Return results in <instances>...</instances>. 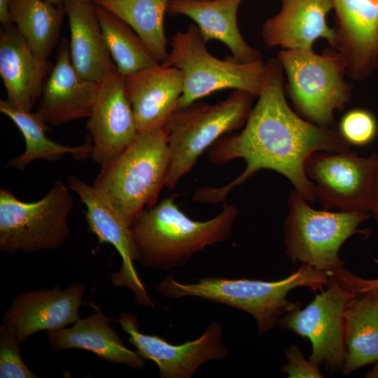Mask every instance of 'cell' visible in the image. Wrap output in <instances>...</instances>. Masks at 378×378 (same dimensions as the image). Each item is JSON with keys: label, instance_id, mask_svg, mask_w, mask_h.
<instances>
[{"label": "cell", "instance_id": "obj_7", "mask_svg": "<svg viewBox=\"0 0 378 378\" xmlns=\"http://www.w3.org/2000/svg\"><path fill=\"white\" fill-rule=\"evenodd\" d=\"M288 212L284 223L285 253L329 274L344 267L339 257L342 244L364 231L359 225L370 218L365 210L331 212L312 208L295 189L289 194Z\"/></svg>", "mask_w": 378, "mask_h": 378}, {"label": "cell", "instance_id": "obj_35", "mask_svg": "<svg viewBox=\"0 0 378 378\" xmlns=\"http://www.w3.org/2000/svg\"><path fill=\"white\" fill-rule=\"evenodd\" d=\"M362 294L368 297L378 307V287L369 290Z\"/></svg>", "mask_w": 378, "mask_h": 378}, {"label": "cell", "instance_id": "obj_10", "mask_svg": "<svg viewBox=\"0 0 378 378\" xmlns=\"http://www.w3.org/2000/svg\"><path fill=\"white\" fill-rule=\"evenodd\" d=\"M330 275L325 290L304 308H297L281 316L276 326L308 339L312 344L309 359L323 366L328 374H333L342 370L344 363V314L347 302L356 294Z\"/></svg>", "mask_w": 378, "mask_h": 378}, {"label": "cell", "instance_id": "obj_36", "mask_svg": "<svg viewBox=\"0 0 378 378\" xmlns=\"http://www.w3.org/2000/svg\"><path fill=\"white\" fill-rule=\"evenodd\" d=\"M365 377L368 378H378V363L366 374Z\"/></svg>", "mask_w": 378, "mask_h": 378}, {"label": "cell", "instance_id": "obj_17", "mask_svg": "<svg viewBox=\"0 0 378 378\" xmlns=\"http://www.w3.org/2000/svg\"><path fill=\"white\" fill-rule=\"evenodd\" d=\"M97 83L78 74L71 59L69 41L62 38L35 113L48 125L88 118Z\"/></svg>", "mask_w": 378, "mask_h": 378}, {"label": "cell", "instance_id": "obj_34", "mask_svg": "<svg viewBox=\"0 0 378 378\" xmlns=\"http://www.w3.org/2000/svg\"><path fill=\"white\" fill-rule=\"evenodd\" d=\"M12 0H0V22L4 27L13 25L9 14V6Z\"/></svg>", "mask_w": 378, "mask_h": 378}, {"label": "cell", "instance_id": "obj_28", "mask_svg": "<svg viewBox=\"0 0 378 378\" xmlns=\"http://www.w3.org/2000/svg\"><path fill=\"white\" fill-rule=\"evenodd\" d=\"M95 6L106 44L119 72L126 76L159 64L129 24L107 10Z\"/></svg>", "mask_w": 378, "mask_h": 378}, {"label": "cell", "instance_id": "obj_19", "mask_svg": "<svg viewBox=\"0 0 378 378\" xmlns=\"http://www.w3.org/2000/svg\"><path fill=\"white\" fill-rule=\"evenodd\" d=\"M53 65L37 55L15 26L0 34V76L7 99L15 107L31 111L40 98Z\"/></svg>", "mask_w": 378, "mask_h": 378}, {"label": "cell", "instance_id": "obj_24", "mask_svg": "<svg viewBox=\"0 0 378 378\" xmlns=\"http://www.w3.org/2000/svg\"><path fill=\"white\" fill-rule=\"evenodd\" d=\"M344 335L346 347L344 375L378 361V307L366 295L356 294L347 302Z\"/></svg>", "mask_w": 378, "mask_h": 378}, {"label": "cell", "instance_id": "obj_14", "mask_svg": "<svg viewBox=\"0 0 378 378\" xmlns=\"http://www.w3.org/2000/svg\"><path fill=\"white\" fill-rule=\"evenodd\" d=\"M67 183L69 189L77 194L86 207L85 219L91 232L100 241L113 246L122 258L120 270L111 275L113 286L129 288L137 303L155 307L134 267V261H140V254L131 227L93 185H88L74 176H69Z\"/></svg>", "mask_w": 378, "mask_h": 378}, {"label": "cell", "instance_id": "obj_39", "mask_svg": "<svg viewBox=\"0 0 378 378\" xmlns=\"http://www.w3.org/2000/svg\"><path fill=\"white\" fill-rule=\"evenodd\" d=\"M196 1H207V0H196Z\"/></svg>", "mask_w": 378, "mask_h": 378}, {"label": "cell", "instance_id": "obj_11", "mask_svg": "<svg viewBox=\"0 0 378 378\" xmlns=\"http://www.w3.org/2000/svg\"><path fill=\"white\" fill-rule=\"evenodd\" d=\"M375 154L318 151L307 160L304 171L312 182L316 200L327 209L368 211Z\"/></svg>", "mask_w": 378, "mask_h": 378}, {"label": "cell", "instance_id": "obj_6", "mask_svg": "<svg viewBox=\"0 0 378 378\" xmlns=\"http://www.w3.org/2000/svg\"><path fill=\"white\" fill-rule=\"evenodd\" d=\"M198 27L191 24L171 37L172 49L161 63L179 69L183 88L179 108L217 91L233 89L258 97L266 72L263 59L242 63L228 57L220 59L207 50Z\"/></svg>", "mask_w": 378, "mask_h": 378}, {"label": "cell", "instance_id": "obj_1", "mask_svg": "<svg viewBox=\"0 0 378 378\" xmlns=\"http://www.w3.org/2000/svg\"><path fill=\"white\" fill-rule=\"evenodd\" d=\"M261 91L243 130L225 136L208 149L209 161L226 164L235 159L246 162L243 172L220 188L197 190L193 200L216 204L224 201L236 186L261 169H270L287 178L308 202L316 200L312 182L304 164L318 151L344 152L350 145L340 132L312 123L293 111L285 98L284 69L277 57L269 59Z\"/></svg>", "mask_w": 378, "mask_h": 378}, {"label": "cell", "instance_id": "obj_27", "mask_svg": "<svg viewBox=\"0 0 378 378\" xmlns=\"http://www.w3.org/2000/svg\"><path fill=\"white\" fill-rule=\"evenodd\" d=\"M93 2L129 24L159 63L164 60L168 54V41L164 20L169 0H93Z\"/></svg>", "mask_w": 378, "mask_h": 378}, {"label": "cell", "instance_id": "obj_16", "mask_svg": "<svg viewBox=\"0 0 378 378\" xmlns=\"http://www.w3.org/2000/svg\"><path fill=\"white\" fill-rule=\"evenodd\" d=\"M85 286L74 284L66 289L36 290L19 293L3 317L21 343L41 330L64 328L79 319L78 309L83 304Z\"/></svg>", "mask_w": 378, "mask_h": 378}, {"label": "cell", "instance_id": "obj_2", "mask_svg": "<svg viewBox=\"0 0 378 378\" xmlns=\"http://www.w3.org/2000/svg\"><path fill=\"white\" fill-rule=\"evenodd\" d=\"M329 281L328 273L301 263L296 271L277 281L206 277L183 284L169 274L158 289L169 298L196 297L244 311L255 318L258 332L262 335L276 325L281 316L301 307V302L287 298L291 290L305 287L321 291Z\"/></svg>", "mask_w": 378, "mask_h": 378}, {"label": "cell", "instance_id": "obj_4", "mask_svg": "<svg viewBox=\"0 0 378 378\" xmlns=\"http://www.w3.org/2000/svg\"><path fill=\"white\" fill-rule=\"evenodd\" d=\"M170 166L164 127L138 134L117 157L102 167L93 186L130 227L157 203Z\"/></svg>", "mask_w": 378, "mask_h": 378}, {"label": "cell", "instance_id": "obj_31", "mask_svg": "<svg viewBox=\"0 0 378 378\" xmlns=\"http://www.w3.org/2000/svg\"><path fill=\"white\" fill-rule=\"evenodd\" d=\"M287 363L281 372L287 374L288 378H321L323 377L319 366L307 360L298 346H289L285 351Z\"/></svg>", "mask_w": 378, "mask_h": 378}, {"label": "cell", "instance_id": "obj_13", "mask_svg": "<svg viewBox=\"0 0 378 378\" xmlns=\"http://www.w3.org/2000/svg\"><path fill=\"white\" fill-rule=\"evenodd\" d=\"M86 129L91 138L90 157L101 167L125 150L139 134L125 90V76L117 71L98 82Z\"/></svg>", "mask_w": 378, "mask_h": 378}, {"label": "cell", "instance_id": "obj_33", "mask_svg": "<svg viewBox=\"0 0 378 378\" xmlns=\"http://www.w3.org/2000/svg\"><path fill=\"white\" fill-rule=\"evenodd\" d=\"M368 211L378 221V153H375V160L370 186Z\"/></svg>", "mask_w": 378, "mask_h": 378}, {"label": "cell", "instance_id": "obj_12", "mask_svg": "<svg viewBox=\"0 0 378 378\" xmlns=\"http://www.w3.org/2000/svg\"><path fill=\"white\" fill-rule=\"evenodd\" d=\"M118 322L137 354L157 364L160 378H190L204 363L228 357L222 326L216 321L211 323L198 338L177 345L158 335L141 332L137 318L132 314L122 312Z\"/></svg>", "mask_w": 378, "mask_h": 378}, {"label": "cell", "instance_id": "obj_20", "mask_svg": "<svg viewBox=\"0 0 378 378\" xmlns=\"http://www.w3.org/2000/svg\"><path fill=\"white\" fill-rule=\"evenodd\" d=\"M332 0H281L278 13L267 19L261 29L267 48L312 50L325 38L332 46L334 29L327 23Z\"/></svg>", "mask_w": 378, "mask_h": 378}, {"label": "cell", "instance_id": "obj_18", "mask_svg": "<svg viewBox=\"0 0 378 378\" xmlns=\"http://www.w3.org/2000/svg\"><path fill=\"white\" fill-rule=\"evenodd\" d=\"M183 76L176 67L159 63L125 76V90L139 133L164 127L179 109Z\"/></svg>", "mask_w": 378, "mask_h": 378}, {"label": "cell", "instance_id": "obj_21", "mask_svg": "<svg viewBox=\"0 0 378 378\" xmlns=\"http://www.w3.org/2000/svg\"><path fill=\"white\" fill-rule=\"evenodd\" d=\"M68 18L69 52L76 71L98 83L117 71L106 44L93 0H64Z\"/></svg>", "mask_w": 378, "mask_h": 378}, {"label": "cell", "instance_id": "obj_30", "mask_svg": "<svg viewBox=\"0 0 378 378\" xmlns=\"http://www.w3.org/2000/svg\"><path fill=\"white\" fill-rule=\"evenodd\" d=\"M339 132L349 145L364 146L375 137L377 124L371 113L356 108L344 115L340 121Z\"/></svg>", "mask_w": 378, "mask_h": 378}, {"label": "cell", "instance_id": "obj_22", "mask_svg": "<svg viewBox=\"0 0 378 378\" xmlns=\"http://www.w3.org/2000/svg\"><path fill=\"white\" fill-rule=\"evenodd\" d=\"M244 0H169L167 14L192 19L206 43L217 40L230 50L234 60L249 63L262 59V53L243 38L237 23Z\"/></svg>", "mask_w": 378, "mask_h": 378}, {"label": "cell", "instance_id": "obj_29", "mask_svg": "<svg viewBox=\"0 0 378 378\" xmlns=\"http://www.w3.org/2000/svg\"><path fill=\"white\" fill-rule=\"evenodd\" d=\"M20 341L14 330L3 323L0 326V377H39L24 363L20 354Z\"/></svg>", "mask_w": 378, "mask_h": 378}, {"label": "cell", "instance_id": "obj_9", "mask_svg": "<svg viewBox=\"0 0 378 378\" xmlns=\"http://www.w3.org/2000/svg\"><path fill=\"white\" fill-rule=\"evenodd\" d=\"M72 196L56 180L41 200L24 202L6 188L0 190V249L8 253H31L57 249L66 241Z\"/></svg>", "mask_w": 378, "mask_h": 378}, {"label": "cell", "instance_id": "obj_23", "mask_svg": "<svg viewBox=\"0 0 378 378\" xmlns=\"http://www.w3.org/2000/svg\"><path fill=\"white\" fill-rule=\"evenodd\" d=\"M48 344L54 351L81 349L92 351L99 358L123 364L140 370L144 359L124 344L110 320L96 307L88 317L78 319L73 326L47 331Z\"/></svg>", "mask_w": 378, "mask_h": 378}, {"label": "cell", "instance_id": "obj_38", "mask_svg": "<svg viewBox=\"0 0 378 378\" xmlns=\"http://www.w3.org/2000/svg\"><path fill=\"white\" fill-rule=\"evenodd\" d=\"M373 1H374L377 2V3H378V0H373Z\"/></svg>", "mask_w": 378, "mask_h": 378}, {"label": "cell", "instance_id": "obj_8", "mask_svg": "<svg viewBox=\"0 0 378 378\" xmlns=\"http://www.w3.org/2000/svg\"><path fill=\"white\" fill-rule=\"evenodd\" d=\"M277 58L287 76L286 91L298 113L316 125L333 123L335 110L350 101L353 86L345 80L346 66L336 50L281 49Z\"/></svg>", "mask_w": 378, "mask_h": 378}, {"label": "cell", "instance_id": "obj_26", "mask_svg": "<svg viewBox=\"0 0 378 378\" xmlns=\"http://www.w3.org/2000/svg\"><path fill=\"white\" fill-rule=\"evenodd\" d=\"M9 14L13 24L32 50L48 59L66 15L64 5L57 6L46 0H12Z\"/></svg>", "mask_w": 378, "mask_h": 378}, {"label": "cell", "instance_id": "obj_3", "mask_svg": "<svg viewBox=\"0 0 378 378\" xmlns=\"http://www.w3.org/2000/svg\"><path fill=\"white\" fill-rule=\"evenodd\" d=\"M237 216L236 208L227 205L211 219L195 220L169 197L146 209L131 231L142 265L167 270L185 265L206 246L226 240Z\"/></svg>", "mask_w": 378, "mask_h": 378}, {"label": "cell", "instance_id": "obj_25", "mask_svg": "<svg viewBox=\"0 0 378 378\" xmlns=\"http://www.w3.org/2000/svg\"><path fill=\"white\" fill-rule=\"evenodd\" d=\"M0 111L16 125L24 136L26 146L22 154L8 162V167L24 169L36 160L53 162L66 155L76 159L90 156L91 142L70 146L48 138L46 132L49 130L48 125L35 112L21 110L4 99L0 100Z\"/></svg>", "mask_w": 378, "mask_h": 378}, {"label": "cell", "instance_id": "obj_37", "mask_svg": "<svg viewBox=\"0 0 378 378\" xmlns=\"http://www.w3.org/2000/svg\"><path fill=\"white\" fill-rule=\"evenodd\" d=\"M46 1L57 6L63 5V3H64V0H46Z\"/></svg>", "mask_w": 378, "mask_h": 378}, {"label": "cell", "instance_id": "obj_32", "mask_svg": "<svg viewBox=\"0 0 378 378\" xmlns=\"http://www.w3.org/2000/svg\"><path fill=\"white\" fill-rule=\"evenodd\" d=\"M332 275L344 288L356 295L362 294L369 290L378 287V279H362L344 267L334 272Z\"/></svg>", "mask_w": 378, "mask_h": 378}, {"label": "cell", "instance_id": "obj_5", "mask_svg": "<svg viewBox=\"0 0 378 378\" xmlns=\"http://www.w3.org/2000/svg\"><path fill=\"white\" fill-rule=\"evenodd\" d=\"M255 97L248 92L234 90L218 103L198 100L170 117L164 126L170 153L166 188L174 189L206 150L225 134L244 125Z\"/></svg>", "mask_w": 378, "mask_h": 378}, {"label": "cell", "instance_id": "obj_15", "mask_svg": "<svg viewBox=\"0 0 378 378\" xmlns=\"http://www.w3.org/2000/svg\"><path fill=\"white\" fill-rule=\"evenodd\" d=\"M335 12L332 48L346 66L347 77L361 80L378 68V3L332 0Z\"/></svg>", "mask_w": 378, "mask_h": 378}]
</instances>
